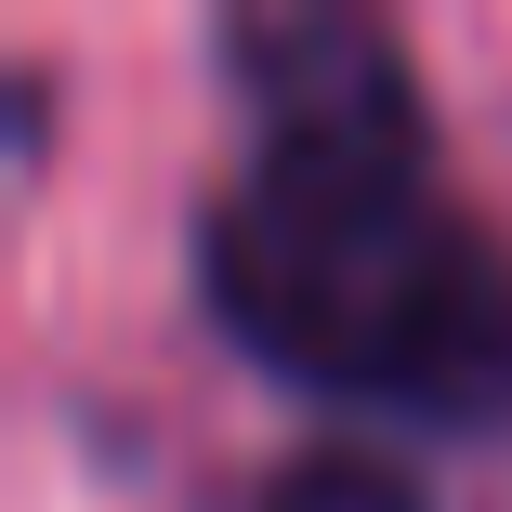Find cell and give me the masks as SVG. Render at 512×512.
<instances>
[{"mask_svg": "<svg viewBox=\"0 0 512 512\" xmlns=\"http://www.w3.org/2000/svg\"><path fill=\"white\" fill-rule=\"evenodd\" d=\"M197 289L302 394L394 421L512 407V263L421 184V158H250L197 224Z\"/></svg>", "mask_w": 512, "mask_h": 512, "instance_id": "1", "label": "cell"}, {"mask_svg": "<svg viewBox=\"0 0 512 512\" xmlns=\"http://www.w3.org/2000/svg\"><path fill=\"white\" fill-rule=\"evenodd\" d=\"M224 79L250 106V158H421V79L368 14H224Z\"/></svg>", "mask_w": 512, "mask_h": 512, "instance_id": "2", "label": "cell"}, {"mask_svg": "<svg viewBox=\"0 0 512 512\" xmlns=\"http://www.w3.org/2000/svg\"><path fill=\"white\" fill-rule=\"evenodd\" d=\"M250 512H421V486L381 447H302V460H276V486Z\"/></svg>", "mask_w": 512, "mask_h": 512, "instance_id": "3", "label": "cell"}]
</instances>
